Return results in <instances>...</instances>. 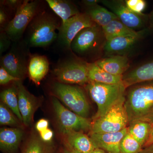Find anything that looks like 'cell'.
Returning <instances> with one entry per match:
<instances>
[{"label": "cell", "instance_id": "1", "mask_svg": "<svg viewBox=\"0 0 153 153\" xmlns=\"http://www.w3.org/2000/svg\"><path fill=\"white\" fill-rule=\"evenodd\" d=\"M125 96L128 125L138 121L153 123V81L130 86Z\"/></svg>", "mask_w": 153, "mask_h": 153}, {"label": "cell", "instance_id": "2", "mask_svg": "<svg viewBox=\"0 0 153 153\" xmlns=\"http://www.w3.org/2000/svg\"><path fill=\"white\" fill-rule=\"evenodd\" d=\"M61 23L56 17L47 12H39L28 27L27 43L30 47H46L58 38Z\"/></svg>", "mask_w": 153, "mask_h": 153}, {"label": "cell", "instance_id": "3", "mask_svg": "<svg viewBox=\"0 0 153 153\" xmlns=\"http://www.w3.org/2000/svg\"><path fill=\"white\" fill-rule=\"evenodd\" d=\"M85 88L97 106L94 120L103 116L117 102L124 97L127 88L123 82L107 84L89 82L85 85Z\"/></svg>", "mask_w": 153, "mask_h": 153}, {"label": "cell", "instance_id": "4", "mask_svg": "<svg viewBox=\"0 0 153 153\" xmlns=\"http://www.w3.org/2000/svg\"><path fill=\"white\" fill-rule=\"evenodd\" d=\"M125 96L117 102L101 117L92 122L90 134L115 133L124 129L128 125Z\"/></svg>", "mask_w": 153, "mask_h": 153}, {"label": "cell", "instance_id": "5", "mask_svg": "<svg viewBox=\"0 0 153 153\" xmlns=\"http://www.w3.org/2000/svg\"><path fill=\"white\" fill-rule=\"evenodd\" d=\"M52 93L76 114L87 118L89 114V103L85 92L76 85L63 84L58 82L53 83Z\"/></svg>", "mask_w": 153, "mask_h": 153}, {"label": "cell", "instance_id": "6", "mask_svg": "<svg viewBox=\"0 0 153 153\" xmlns=\"http://www.w3.org/2000/svg\"><path fill=\"white\" fill-rule=\"evenodd\" d=\"M39 1H23L4 30L12 41L17 42L22 38L30 22L39 13Z\"/></svg>", "mask_w": 153, "mask_h": 153}, {"label": "cell", "instance_id": "7", "mask_svg": "<svg viewBox=\"0 0 153 153\" xmlns=\"http://www.w3.org/2000/svg\"><path fill=\"white\" fill-rule=\"evenodd\" d=\"M52 102L61 133L66 134L72 131L90 132L92 122L88 119L67 109L56 97L52 98Z\"/></svg>", "mask_w": 153, "mask_h": 153}, {"label": "cell", "instance_id": "8", "mask_svg": "<svg viewBox=\"0 0 153 153\" xmlns=\"http://www.w3.org/2000/svg\"><path fill=\"white\" fill-rule=\"evenodd\" d=\"M57 82L63 84L86 85L89 82L87 63L73 60H66L54 69Z\"/></svg>", "mask_w": 153, "mask_h": 153}, {"label": "cell", "instance_id": "9", "mask_svg": "<svg viewBox=\"0 0 153 153\" xmlns=\"http://www.w3.org/2000/svg\"><path fill=\"white\" fill-rule=\"evenodd\" d=\"M97 25L87 13H79L61 24L57 39L63 47L70 48L71 42L81 30Z\"/></svg>", "mask_w": 153, "mask_h": 153}, {"label": "cell", "instance_id": "10", "mask_svg": "<svg viewBox=\"0 0 153 153\" xmlns=\"http://www.w3.org/2000/svg\"><path fill=\"white\" fill-rule=\"evenodd\" d=\"M16 83L18 90L19 109L23 123L29 126L33 121L34 114L40 105V100L26 89L22 81H17Z\"/></svg>", "mask_w": 153, "mask_h": 153}, {"label": "cell", "instance_id": "11", "mask_svg": "<svg viewBox=\"0 0 153 153\" xmlns=\"http://www.w3.org/2000/svg\"><path fill=\"white\" fill-rule=\"evenodd\" d=\"M28 65L26 56L16 49H11L1 59V67L21 80L28 73Z\"/></svg>", "mask_w": 153, "mask_h": 153}, {"label": "cell", "instance_id": "12", "mask_svg": "<svg viewBox=\"0 0 153 153\" xmlns=\"http://www.w3.org/2000/svg\"><path fill=\"white\" fill-rule=\"evenodd\" d=\"M102 3L110 9L124 25L134 30L142 27L144 21L143 16L132 12L126 5L125 1H103Z\"/></svg>", "mask_w": 153, "mask_h": 153}, {"label": "cell", "instance_id": "13", "mask_svg": "<svg viewBox=\"0 0 153 153\" xmlns=\"http://www.w3.org/2000/svg\"><path fill=\"white\" fill-rule=\"evenodd\" d=\"M99 33L97 25L84 28L73 39L70 48L76 54H87L95 47L99 37Z\"/></svg>", "mask_w": 153, "mask_h": 153}, {"label": "cell", "instance_id": "14", "mask_svg": "<svg viewBox=\"0 0 153 153\" xmlns=\"http://www.w3.org/2000/svg\"><path fill=\"white\" fill-rule=\"evenodd\" d=\"M128 132L127 127L117 132L90 134V137L96 148L102 149L107 153H120L121 142Z\"/></svg>", "mask_w": 153, "mask_h": 153}, {"label": "cell", "instance_id": "15", "mask_svg": "<svg viewBox=\"0 0 153 153\" xmlns=\"http://www.w3.org/2000/svg\"><path fill=\"white\" fill-rule=\"evenodd\" d=\"M147 31L140 30L134 35L119 36L106 41L104 46L105 51L108 53L124 52L131 48Z\"/></svg>", "mask_w": 153, "mask_h": 153}, {"label": "cell", "instance_id": "16", "mask_svg": "<svg viewBox=\"0 0 153 153\" xmlns=\"http://www.w3.org/2000/svg\"><path fill=\"white\" fill-rule=\"evenodd\" d=\"M24 132L21 128H3L0 130V149L4 153H16Z\"/></svg>", "mask_w": 153, "mask_h": 153}, {"label": "cell", "instance_id": "17", "mask_svg": "<svg viewBox=\"0 0 153 153\" xmlns=\"http://www.w3.org/2000/svg\"><path fill=\"white\" fill-rule=\"evenodd\" d=\"M67 148L78 153H91L96 148L90 137L82 132L72 131L66 134Z\"/></svg>", "mask_w": 153, "mask_h": 153}, {"label": "cell", "instance_id": "18", "mask_svg": "<svg viewBox=\"0 0 153 153\" xmlns=\"http://www.w3.org/2000/svg\"><path fill=\"white\" fill-rule=\"evenodd\" d=\"M152 81H153V61L137 67L123 77V81L126 88L138 83Z\"/></svg>", "mask_w": 153, "mask_h": 153}, {"label": "cell", "instance_id": "19", "mask_svg": "<svg viewBox=\"0 0 153 153\" xmlns=\"http://www.w3.org/2000/svg\"><path fill=\"white\" fill-rule=\"evenodd\" d=\"M94 63L110 74L117 76H123L130 66L128 58L122 55H114L97 60Z\"/></svg>", "mask_w": 153, "mask_h": 153}, {"label": "cell", "instance_id": "20", "mask_svg": "<svg viewBox=\"0 0 153 153\" xmlns=\"http://www.w3.org/2000/svg\"><path fill=\"white\" fill-rule=\"evenodd\" d=\"M49 68V62L46 56L37 55L31 56L28 68L30 79L36 85H39L48 73Z\"/></svg>", "mask_w": 153, "mask_h": 153}, {"label": "cell", "instance_id": "21", "mask_svg": "<svg viewBox=\"0 0 153 153\" xmlns=\"http://www.w3.org/2000/svg\"><path fill=\"white\" fill-rule=\"evenodd\" d=\"M89 82L107 84H119L123 82V76L113 75L105 71L95 63H87Z\"/></svg>", "mask_w": 153, "mask_h": 153}, {"label": "cell", "instance_id": "22", "mask_svg": "<svg viewBox=\"0 0 153 153\" xmlns=\"http://www.w3.org/2000/svg\"><path fill=\"white\" fill-rule=\"evenodd\" d=\"M46 2L52 10L61 19V24L80 13L76 6L70 1L47 0Z\"/></svg>", "mask_w": 153, "mask_h": 153}, {"label": "cell", "instance_id": "23", "mask_svg": "<svg viewBox=\"0 0 153 153\" xmlns=\"http://www.w3.org/2000/svg\"><path fill=\"white\" fill-rule=\"evenodd\" d=\"M86 13L97 25L102 28L105 27L114 20L118 19L112 12L98 4L89 8Z\"/></svg>", "mask_w": 153, "mask_h": 153}, {"label": "cell", "instance_id": "24", "mask_svg": "<svg viewBox=\"0 0 153 153\" xmlns=\"http://www.w3.org/2000/svg\"><path fill=\"white\" fill-rule=\"evenodd\" d=\"M1 102L15 114L19 120L23 123V119L19 107L18 90L17 85L12 86L1 91L0 94Z\"/></svg>", "mask_w": 153, "mask_h": 153}, {"label": "cell", "instance_id": "25", "mask_svg": "<svg viewBox=\"0 0 153 153\" xmlns=\"http://www.w3.org/2000/svg\"><path fill=\"white\" fill-rule=\"evenodd\" d=\"M102 28L106 41L116 37L134 35L137 33L124 25L119 19L114 20L108 25Z\"/></svg>", "mask_w": 153, "mask_h": 153}, {"label": "cell", "instance_id": "26", "mask_svg": "<svg viewBox=\"0 0 153 153\" xmlns=\"http://www.w3.org/2000/svg\"><path fill=\"white\" fill-rule=\"evenodd\" d=\"M152 125L146 122L138 121L129 125L128 132L143 147L149 139Z\"/></svg>", "mask_w": 153, "mask_h": 153}, {"label": "cell", "instance_id": "27", "mask_svg": "<svg viewBox=\"0 0 153 153\" xmlns=\"http://www.w3.org/2000/svg\"><path fill=\"white\" fill-rule=\"evenodd\" d=\"M52 146L38 137H33L28 142L22 153H52Z\"/></svg>", "mask_w": 153, "mask_h": 153}, {"label": "cell", "instance_id": "28", "mask_svg": "<svg viewBox=\"0 0 153 153\" xmlns=\"http://www.w3.org/2000/svg\"><path fill=\"white\" fill-rule=\"evenodd\" d=\"M143 146L128 132L120 143V153H140Z\"/></svg>", "mask_w": 153, "mask_h": 153}, {"label": "cell", "instance_id": "29", "mask_svg": "<svg viewBox=\"0 0 153 153\" xmlns=\"http://www.w3.org/2000/svg\"><path fill=\"white\" fill-rule=\"evenodd\" d=\"M20 122L21 121L15 114L5 105L1 102L0 104L1 125L19 126Z\"/></svg>", "mask_w": 153, "mask_h": 153}, {"label": "cell", "instance_id": "30", "mask_svg": "<svg viewBox=\"0 0 153 153\" xmlns=\"http://www.w3.org/2000/svg\"><path fill=\"white\" fill-rule=\"evenodd\" d=\"M125 3L132 12L139 15H143V13L146 6V2L144 0H126Z\"/></svg>", "mask_w": 153, "mask_h": 153}, {"label": "cell", "instance_id": "31", "mask_svg": "<svg viewBox=\"0 0 153 153\" xmlns=\"http://www.w3.org/2000/svg\"><path fill=\"white\" fill-rule=\"evenodd\" d=\"M21 80V79L19 78L12 76L9 72L6 71L4 68L1 66L0 68V84L1 85H6L13 81L16 82Z\"/></svg>", "mask_w": 153, "mask_h": 153}, {"label": "cell", "instance_id": "32", "mask_svg": "<svg viewBox=\"0 0 153 153\" xmlns=\"http://www.w3.org/2000/svg\"><path fill=\"white\" fill-rule=\"evenodd\" d=\"M11 41L12 40L4 31L1 32V34H0V55H1L9 49L11 45Z\"/></svg>", "mask_w": 153, "mask_h": 153}, {"label": "cell", "instance_id": "33", "mask_svg": "<svg viewBox=\"0 0 153 153\" xmlns=\"http://www.w3.org/2000/svg\"><path fill=\"white\" fill-rule=\"evenodd\" d=\"M8 16L5 9L2 6H1L0 9V26L1 32L4 31L6 27L8 25Z\"/></svg>", "mask_w": 153, "mask_h": 153}, {"label": "cell", "instance_id": "34", "mask_svg": "<svg viewBox=\"0 0 153 153\" xmlns=\"http://www.w3.org/2000/svg\"><path fill=\"white\" fill-rule=\"evenodd\" d=\"M23 1L18 0H7L1 1V5L7 7L8 8L12 10H16L19 8Z\"/></svg>", "mask_w": 153, "mask_h": 153}, {"label": "cell", "instance_id": "35", "mask_svg": "<svg viewBox=\"0 0 153 153\" xmlns=\"http://www.w3.org/2000/svg\"><path fill=\"white\" fill-rule=\"evenodd\" d=\"M40 138L45 142L48 143L52 140L53 137V132L51 129L47 128L44 131L40 133Z\"/></svg>", "mask_w": 153, "mask_h": 153}, {"label": "cell", "instance_id": "36", "mask_svg": "<svg viewBox=\"0 0 153 153\" xmlns=\"http://www.w3.org/2000/svg\"><path fill=\"white\" fill-rule=\"evenodd\" d=\"M49 125V121L47 120L42 119L36 123V130L40 133L48 128Z\"/></svg>", "mask_w": 153, "mask_h": 153}, {"label": "cell", "instance_id": "37", "mask_svg": "<svg viewBox=\"0 0 153 153\" xmlns=\"http://www.w3.org/2000/svg\"><path fill=\"white\" fill-rule=\"evenodd\" d=\"M100 1L98 0H84L82 1L84 5L89 8L92 7L97 5V3Z\"/></svg>", "mask_w": 153, "mask_h": 153}, {"label": "cell", "instance_id": "38", "mask_svg": "<svg viewBox=\"0 0 153 153\" xmlns=\"http://www.w3.org/2000/svg\"><path fill=\"white\" fill-rule=\"evenodd\" d=\"M153 140V123L152 124V128H151L150 133L149 136V139L146 142L144 145L143 147L145 148L147 147L148 146L150 145L151 143H152V141Z\"/></svg>", "mask_w": 153, "mask_h": 153}, {"label": "cell", "instance_id": "39", "mask_svg": "<svg viewBox=\"0 0 153 153\" xmlns=\"http://www.w3.org/2000/svg\"><path fill=\"white\" fill-rule=\"evenodd\" d=\"M140 153H153V144L143 149Z\"/></svg>", "mask_w": 153, "mask_h": 153}, {"label": "cell", "instance_id": "40", "mask_svg": "<svg viewBox=\"0 0 153 153\" xmlns=\"http://www.w3.org/2000/svg\"><path fill=\"white\" fill-rule=\"evenodd\" d=\"M149 29L153 30V8L149 16Z\"/></svg>", "mask_w": 153, "mask_h": 153}, {"label": "cell", "instance_id": "41", "mask_svg": "<svg viewBox=\"0 0 153 153\" xmlns=\"http://www.w3.org/2000/svg\"><path fill=\"white\" fill-rule=\"evenodd\" d=\"M91 153H106L102 149L96 148L95 149L91 152Z\"/></svg>", "mask_w": 153, "mask_h": 153}, {"label": "cell", "instance_id": "42", "mask_svg": "<svg viewBox=\"0 0 153 153\" xmlns=\"http://www.w3.org/2000/svg\"><path fill=\"white\" fill-rule=\"evenodd\" d=\"M63 153H78L76 152H74V151L70 149L67 148L66 149L64 150L63 151Z\"/></svg>", "mask_w": 153, "mask_h": 153}, {"label": "cell", "instance_id": "43", "mask_svg": "<svg viewBox=\"0 0 153 153\" xmlns=\"http://www.w3.org/2000/svg\"><path fill=\"white\" fill-rule=\"evenodd\" d=\"M153 144V140L152 141V143H151L150 145ZM150 145H149V146H150Z\"/></svg>", "mask_w": 153, "mask_h": 153}]
</instances>
